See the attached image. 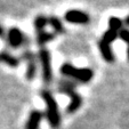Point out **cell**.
Here are the masks:
<instances>
[{
	"label": "cell",
	"instance_id": "1",
	"mask_svg": "<svg viewBox=\"0 0 129 129\" xmlns=\"http://www.w3.org/2000/svg\"><path fill=\"white\" fill-rule=\"evenodd\" d=\"M40 95L46 104V112L44 113L46 115V119L48 120L51 128L57 129L61 124V113H59L58 104L56 100L51 94V91L48 89H42L40 91Z\"/></svg>",
	"mask_w": 129,
	"mask_h": 129
},
{
	"label": "cell",
	"instance_id": "2",
	"mask_svg": "<svg viewBox=\"0 0 129 129\" xmlns=\"http://www.w3.org/2000/svg\"><path fill=\"white\" fill-rule=\"evenodd\" d=\"M77 85L73 81L69 80H59L57 91L59 94H65L70 97V104L66 107V112L72 114L76 113L80 106L82 105V97L79 95V93L76 90Z\"/></svg>",
	"mask_w": 129,
	"mask_h": 129
},
{
	"label": "cell",
	"instance_id": "3",
	"mask_svg": "<svg viewBox=\"0 0 129 129\" xmlns=\"http://www.w3.org/2000/svg\"><path fill=\"white\" fill-rule=\"evenodd\" d=\"M63 76L76 79L81 83H87L94 78V71L89 68H77L70 63H64L59 69Z\"/></svg>",
	"mask_w": 129,
	"mask_h": 129
},
{
	"label": "cell",
	"instance_id": "4",
	"mask_svg": "<svg viewBox=\"0 0 129 129\" xmlns=\"http://www.w3.org/2000/svg\"><path fill=\"white\" fill-rule=\"evenodd\" d=\"M42 70V80L45 85H50L53 81V70H51V56L47 48H40L38 53Z\"/></svg>",
	"mask_w": 129,
	"mask_h": 129
},
{
	"label": "cell",
	"instance_id": "5",
	"mask_svg": "<svg viewBox=\"0 0 129 129\" xmlns=\"http://www.w3.org/2000/svg\"><path fill=\"white\" fill-rule=\"evenodd\" d=\"M5 40L8 46L14 49H18L22 46L29 45V39L25 37V34L18 27H10L7 31Z\"/></svg>",
	"mask_w": 129,
	"mask_h": 129
},
{
	"label": "cell",
	"instance_id": "6",
	"mask_svg": "<svg viewBox=\"0 0 129 129\" xmlns=\"http://www.w3.org/2000/svg\"><path fill=\"white\" fill-rule=\"evenodd\" d=\"M22 58L26 63V72L25 77L29 81H32L37 74V56L30 49H25L22 53Z\"/></svg>",
	"mask_w": 129,
	"mask_h": 129
},
{
	"label": "cell",
	"instance_id": "7",
	"mask_svg": "<svg viewBox=\"0 0 129 129\" xmlns=\"http://www.w3.org/2000/svg\"><path fill=\"white\" fill-rule=\"evenodd\" d=\"M64 20L69 23H74V24H87V23H89L90 17L85 12L77 10V9H71L65 13Z\"/></svg>",
	"mask_w": 129,
	"mask_h": 129
},
{
	"label": "cell",
	"instance_id": "8",
	"mask_svg": "<svg viewBox=\"0 0 129 129\" xmlns=\"http://www.w3.org/2000/svg\"><path fill=\"white\" fill-rule=\"evenodd\" d=\"M45 114L39 111V110H33L30 112L29 119H27L26 123H25V129H39L40 122H41L42 118Z\"/></svg>",
	"mask_w": 129,
	"mask_h": 129
},
{
	"label": "cell",
	"instance_id": "9",
	"mask_svg": "<svg viewBox=\"0 0 129 129\" xmlns=\"http://www.w3.org/2000/svg\"><path fill=\"white\" fill-rule=\"evenodd\" d=\"M98 49L101 51V55L102 57L107 62V63H113L114 62V54L113 50L111 48V45L107 44V42L103 41L102 39L98 41Z\"/></svg>",
	"mask_w": 129,
	"mask_h": 129
},
{
	"label": "cell",
	"instance_id": "10",
	"mask_svg": "<svg viewBox=\"0 0 129 129\" xmlns=\"http://www.w3.org/2000/svg\"><path fill=\"white\" fill-rule=\"evenodd\" d=\"M0 63L6 64L10 68H17L21 64V59L14 56L13 54L8 53L7 50H1L0 51Z\"/></svg>",
	"mask_w": 129,
	"mask_h": 129
},
{
	"label": "cell",
	"instance_id": "11",
	"mask_svg": "<svg viewBox=\"0 0 129 129\" xmlns=\"http://www.w3.org/2000/svg\"><path fill=\"white\" fill-rule=\"evenodd\" d=\"M48 24L54 29L55 33H64L65 32V27H64L62 21L56 16H49L48 17Z\"/></svg>",
	"mask_w": 129,
	"mask_h": 129
},
{
	"label": "cell",
	"instance_id": "12",
	"mask_svg": "<svg viewBox=\"0 0 129 129\" xmlns=\"http://www.w3.org/2000/svg\"><path fill=\"white\" fill-rule=\"evenodd\" d=\"M55 37H56V34L55 33H51V32H40V33H37V44L39 45V46H44V45H46L47 42L51 41V40L55 39Z\"/></svg>",
	"mask_w": 129,
	"mask_h": 129
},
{
	"label": "cell",
	"instance_id": "13",
	"mask_svg": "<svg viewBox=\"0 0 129 129\" xmlns=\"http://www.w3.org/2000/svg\"><path fill=\"white\" fill-rule=\"evenodd\" d=\"M47 24H48V17H46L45 15L37 16L33 21V26L34 30L37 31V33H40V32L44 31Z\"/></svg>",
	"mask_w": 129,
	"mask_h": 129
},
{
	"label": "cell",
	"instance_id": "14",
	"mask_svg": "<svg viewBox=\"0 0 129 129\" xmlns=\"http://www.w3.org/2000/svg\"><path fill=\"white\" fill-rule=\"evenodd\" d=\"M107 24H109V29L110 30H113V31H121L122 30V26H123V21L119 17H115V16H112L110 17L109 21H107Z\"/></svg>",
	"mask_w": 129,
	"mask_h": 129
},
{
	"label": "cell",
	"instance_id": "15",
	"mask_svg": "<svg viewBox=\"0 0 129 129\" xmlns=\"http://www.w3.org/2000/svg\"><path fill=\"white\" fill-rule=\"evenodd\" d=\"M118 38H119V32L107 29L106 31L104 32V34H103L102 40H103V41H105V42H107V44L111 45L113 41H114V40H117Z\"/></svg>",
	"mask_w": 129,
	"mask_h": 129
},
{
	"label": "cell",
	"instance_id": "16",
	"mask_svg": "<svg viewBox=\"0 0 129 129\" xmlns=\"http://www.w3.org/2000/svg\"><path fill=\"white\" fill-rule=\"evenodd\" d=\"M119 38L127 44V58L129 59V30L122 29L121 31H119Z\"/></svg>",
	"mask_w": 129,
	"mask_h": 129
},
{
	"label": "cell",
	"instance_id": "17",
	"mask_svg": "<svg viewBox=\"0 0 129 129\" xmlns=\"http://www.w3.org/2000/svg\"><path fill=\"white\" fill-rule=\"evenodd\" d=\"M5 37H6L5 27H4L3 25H0V38H3V39H5Z\"/></svg>",
	"mask_w": 129,
	"mask_h": 129
},
{
	"label": "cell",
	"instance_id": "18",
	"mask_svg": "<svg viewBox=\"0 0 129 129\" xmlns=\"http://www.w3.org/2000/svg\"><path fill=\"white\" fill-rule=\"evenodd\" d=\"M123 24H126L127 26H129V15L126 17V18H124V21H123Z\"/></svg>",
	"mask_w": 129,
	"mask_h": 129
}]
</instances>
